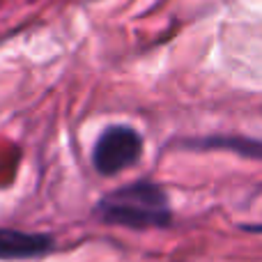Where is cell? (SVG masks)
<instances>
[{
    "label": "cell",
    "mask_w": 262,
    "mask_h": 262,
    "mask_svg": "<svg viewBox=\"0 0 262 262\" xmlns=\"http://www.w3.org/2000/svg\"><path fill=\"white\" fill-rule=\"evenodd\" d=\"M95 216L106 226L149 230V228L170 226L172 209L161 184L136 180L101 195L95 205Z\"/></svg>",
    "instance_id": "cell-1"
},
{
    "label": "cell",
    "mask_w": 262,
    "mask_h": 262,
    "mask_svg": "<svg viewBox=\"0 0 262 262\" xmlns=\"http://www.w3.org/2000/svg\"><path fill=\"white\" fill-rule=\"evenodd\" d=\"M143 157V136L129 124H108L95 140L92 166L99 175L113 177L136 166Z\"/></svg>",
    "instance_id": "cell-2"
},
{
    "label": "cell",
    "mask_w": 262,
    "mask_h": 262,
    "mask_svg": "<svg viewBox=\"0 0 262 262\" xmlns=\"http://www.w3.org/2000/svg\"><path fill=\"white\" fill-rule=\"evenodd\" d=\"M55 251V239L46 232H26L16 228H0V260H37Z\"/></svg>",
    "instance_id": "cell-3"
},
{
    "label": "cell",
    "mask_w": 262,
    "mask_h": 262,
    "mask_svg": "<svg viewBox=\"0 0 262 262\" xmlns=\"http://www.w3.org/2000/svg\"><path fill=\"white\" fill-rule=\"evenodd\" d=\"M180 145L189 149H223V152H235L239 157L262 161V140L251 138V136H228V134L200 136V138L182 140Z\"/></svg>",
    "instance_id": "cell-4"
}]
</instances>
